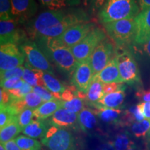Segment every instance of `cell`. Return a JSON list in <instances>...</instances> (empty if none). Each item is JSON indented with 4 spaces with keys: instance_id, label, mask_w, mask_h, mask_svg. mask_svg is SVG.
I'll list each match as a JSON object with an SVG mask.
<instances>
[{
    "instance_id": "obj_1",
    "label": "cell",
    "mask_w": 150,
    "mask_h": 150,
    "mask_svg": "<svg viewBox=\"0 0 150 150\" xmlns=\"http://www.w3.org/2000/svg\"><path fill=\"white\" fill-rule=\"evenodd\" d=\"M88 19L81 9L45 11L27 24V33L35 40L58 38L72 26L88 22Z\"/></svg>"
},
{
    "instance_id": "obj_2",
    "label": "cell",
    "mask_w": 150,
    "mask_h": 150,
    "mask_svg": "<svg viewBox=\"0 0 150 150\" xmlns=\"http://www.w3.org/2000/svg\"><path fill=\"white\" fill-rule=\"evenodd\" d=\"M35 41L48 59H51L60 70L73 74L79 63L70 49L62 44L58 38H41Z\"/></svg>"
},
{
    "instance_id": "obj_3",
    "label": "cell",
    "mask_w": 150,
    "mask_h": 150,
    "mask_svg": "<svg viewBox=\"0 0 150 150\" xmlns=\"http://www.w3.org/2000/svg\"><path fill=\"white\" fill-rule=\"evenodd\" d=\"M139 13L136 0H106L98 13L99 20L103 24L135 18Z\"/></svg>"
},
{
    "instance_id": "obj_4",
    "label": "cell",
    "mask_w": 150,
    "mask_h": 150,
    "mask_svg": "<svg viewBox=\"0 0 150 150\" xmlns=\"http://www.w3.org/2000/svg\"><path fill=\"white\" fill-rule=\"evenodd\" d=\"M104 25L108 37L117 47H122L135 41L136 34L135 18L108 22Z\"/></svg>"
},
{
    "instance_id": "obj_5",
    "label": "cell",
    "mask_w": 150,
    "mask_h": 150,
    "mask_svg": "<svg viewBox=\"0 0 150 150\" xmlns=\"http://www.w3.org/2000/svg\"><path fill=\"white\" fill-rule=\"evenodd\" d=\"M122 83L129 85H138L141 83L139 67L136 60L130 52L118 47L115 55Z\"/></svg>"
},
{
    "instance_id": "obj_6",
    "label": "cell",
    "mask_w": 150,
    "mask_h": 150,
    "mask_svg": "<svg viewBox=\"0 0 150 150\" xmlns=\"http://www.w3.org/2000/svg\"><path fill=\"white\" fill-rule=\"evenodd\" d=\"M41 143L50 150H78L75 138L68 129L50 126Z\"/></svg>"
},
{
    "instance_id": "obj_7",
    "label": "cell",
    "mask_w": 150,
    "mask_h": 150,
    "mask_svg": "<svg viewBox=\"0 0 150 150\" xmlns=\"http://www.w3.org/2000/svg\"><path fill=\"white\" fill-rule=\"evenodd\" d=\"M20 48L25 57V66L54 74L53 67L48 58L37 43L27 40L20 45Z\"/></svg>"
},
{
    "instance_id": "obj_8",
    "label": "cell",
    "mask_w": 150,
    "mask_h": 150,
    "mask_svg": "<svg viewBox=\"0 0 150 150\" xmlns=\"http://www.w3.org/2000/svg\"><path fill=\"white\" fill-rule=\"evenodd\" d=\"M106 38V33L99 27H94L79 44L71 49L79 63L89 60L97 46Z\"/></svg>"
},
{
    "instance_id": "obj_9",
    "label": "cell",
    "mask_w": 150,
    "mask_h": 150,
    "mask_svg": "<svg viewBox=\"0 0 150 150\" xmlns=\"http://www.w3.org/2000/svg\"><path fill=\"white\" fill-rule=\"evenodd\" d=\"M115 50L113 44L107 38L102 40L97 46L89 59L93 74L95 75L101 72L110 60L115 57Z\"/></svg>"
},
{
    "instance_id": "obj_10",
    "label": "cell",
    "mask_w": 150,
    "mask_h": 150,
    "mask_svg": "<svg viewBox=\"0 0 150 150\" xmlns=\"http://www.w3.org/2000/svg\"><path fill=\"white\" fill-rule=\"evenodd\" d=\"M15 19L0 21V42L1 45L12 43L18 45L27 41V35Z\"/></svg>"
},
{
    "instance_id": "obj_11",
    "label": "cell",
    "mask_w": 150,
    "mask_h": 150,
    "mask_svg": "<svg viewBox=\"0 0 150 150\" xmlns=\"http://www.w3.org/2000/svg\"><path fill=\"white\" fill-rule=\"evenodd\" d=\"M25 57L17 45L8 43L0 47V70H10L23 65Z\"/></svg>"
},
{
    "instance_id": "obj_12",
    "label": "cell",
    "mask_w": 150,
    "mask_h": 150,
    "mask_svg": "<svg viewBox=\"0 0 150 150\" xmlns=\"http://www.w3.org/2000/svg\"><path fill=\"white\" fill-rule=\"evenodd\" d=\"M93 28V24L90 22L76 24L66 30L58 39L62 44L71 50L83 40Z\"/></svg>"
},
{
    "instance_id": "obj_13",
    "label": "cell",
    "mask_w": 150,
    "mask_h": 150,
    "mask_svg": "<svg viewBox=\"0 0 150 150\" xmlns=\"http://www.w3.org/2000/svg\"><path fill=\"white\" fill-rule=\"evenodd\" d=\"M90 60L79 63L72 74V83L79 91L86 93L93 78Z\"/></svg>"
},
{
    "instance_id": "obj_14",
    "label": "cell",
    "mask_w": 150,
    "mask_h": 150,
    "mask_svg": "<svg viewBox=\"0 0 150 150\" xmlns=\"http://www.w3.org/2000/svg\"><path fill=\"white\" fill-rule=\"evenodd\" d=\"M11 13L15 20L23 23L36 13L38 6L35 0H11Z\"/></svg>"
},
{
    "instance_id": "obj_15",
    "label": "cell",
    "mask_w": 150,
    "mask_h": 150,
    "mask_svg": "<svg viewBox=\"0 0 150 150\" xmlns=\"http://www.w3.org/2000/svg\"><path fill=\"white\" fill-rule=\"evenodd\" d=\"M136 34L134 42L143 45L150 39V8L142 11L135 18Z\"/></svg>"
},
{
    "instance_id": "obj_16",
    "label": "cell",
    "mask_w": 150,
    "mask_h": 150,
    "mask_svg": "<svg viewBox=\"0 0 150 150\" xmlns=\"http://www.w3.org/2000/svg\"><path fill=\"white\" fill-rule=\"evenodd\" d=\"M47 122L50 126L59 128H75L78 125V114L61 108L49 118Z\"/></svg>"
},
{
    "instance_id": "obj_17",
    "label": "cell",
    "mask_w": 150,
    "mask_h": 150,
    "mask_svg": "<svg viewBox=\"0 0 150 150\" xmlns=\"http://www.w3.org/2000/svg\"><path fill=\"white\" fill-rule=\"evenodd\" d=\"M93 79H96L102 83H122L115 57L112 58L101 72L94 75Z\"/></svg>"
},
{
    "instance_id": "obj_18",
    "label": "cell",
    "mask_w": 150,
    "mask_h": 150,
    "mask_svg": "<svg viewBox=\"0 0 150 150\" xmlns=\"http://www.w3.org/2000/svg\"><path fill=\"white\" fill-rule=\"evenodd\" d=\"M125 90H120L114 93L105 94L102 98L93 106L95 108V109L99 108H120L122 105L126 96Z\"/></svg>"
},
{
    "instance_id": "obj_19",
    "label": "cell",
    "mask_w": 150,
    "mask_h": 150,
    "mask_svg": "<svg viewBox=\"0 0 150 150\" xmlns=\"http://www.w3.org/2000/svg\"><path fill=\"white\" fill-rule=\"evenodd\" d=\"M97 116L94 110L84 108L78 114V125L85 133H91L96 129Z\"/></svg>"
},
{
    "instance_id": "obj_20",
    "label": "cell",
    "mask_w": 150,
    "mask_h": 150,
    "mask_svg": "<svg viewBox=\"0 0 150 150\" xmlns=\"http://www.w3.org/2000/svg\"><path fill=\"white\" fill-rule=\"evenodd\" d=\"M49 127L50 125L46 120H35L24 127L22 132L24 136L33 139H42L45 136Z\"/></svg>"
},
{
    "instance_id": "obj_21",
    "label": "cell",
    "mask_w": 150,
    "mask_h": 150,
    "mask_svg": "<svg viewBox=\"0 0 150 150\" xmlns=\"http://www.w3.org/2000/svg\"><path fill=\"white\" fill-rule=\"evenodd\" d=\"M61 108H62V101L59 99L44 102L33 110V117L36 120H45L52 117Z\"/></svg>"
},
{
    "instance_id": "obj_22",
    "label": "cell",
    "mask_w": 150,
    "mask_h": 150,
    "mask_svg": "<svg viewBox=\"0 0 150 150\" xmlns=\"http://www.w3.org/2000/svg\"><path fill=\"white\" fill-rule=\"evenodd\" d=\"M99 119L107 124H120L123 111L120 108H99L94 110Z\"/></svg>"
},
{
    "instance_id": "obj_23",
    "label": "cell",
    "mask_w": 150,
    "mask_h": 150,
    "mask_svg": "<svg viewBox=\"0 0 150 150\" xmlns=\"http://www.w3.org/2000/svg\"><path fill=\"white\" fill-rule=\"evenodd\" d=\"M22 129L18 123V115L4 127L0 130V141L1 143L4 144L6 142L16 139Z\"/></svg>"
},
{
    "instance_id": "obj_24",
    "label": "cell",
    "mask_w": 150,
    "mask_h": 150,
    "mask_svg": "<svg viewBox=\"0 0 150 150\" xmlns=\"http://www.w3.org/2000/svg\"><path fill=\"white\" fill-rule=\"evenodd\" d=\"M42 79L47 88L54 94L56 99L61 100V94L67 88L64 84L52 74L46 72H42Z\"/></svg>"
},
{
    "instance_id": "obj_25",
    "label": "cell",
    "mask_w": 150,
    "mask_h": 150,
    "mask_svg": "<svg viewBox=\"0 0 150 150\" xmlns=\"http://www.w3.org/2000/svg\"><path fill=\"white\" fill-rule=\"evenodd\" d=\"M104 95V83L96 79H93L86 93L85 100L91 106L96 104Z\"/></svg>"
},
{
    "instance_id": "obj_26",
    "label": "cell",
    "mask_w": 150,
    "mask_h": 150,
    "mask_svg": "<svg viewBox=\"0 0 150 150\" xmlns=\"http://www.w3.org/2000/svg\"><path fill=\"white\" fill-rule=\"evenodd\" d=\"M143 120H145V117L142 113L140 104H138L131 106L124 111L121 125L131 126L132 124L142 121Z\"/></svg>"
},
{
    "instance_id": "obj_27",
    "label": "cell",
    "mask_w": 150,
    "mask_h": 150,
    "mask_svg": "<svg viewBox=\"0 0 150 150\" xmlns=\"http://www.w3.org/2000/svg\"><path fill=\"white\" fill-rule=\"evenodd\" d=\"M43 102H44L38 95L34 92H31L23 98L18 99L16 102V106L20 111H22L24 108H31L35 110L43 104Z\"/></svg>"
},
{
    "instance_id": "obj_28",
    "label": "cell",
    "mask_w": 150,
    "mask_h": 150,
    "mask_svg": "<svg viewBox=\"0 0 150 150\" xmlns=\"http://www.w3.org/2000/svg\"><path fill=\"white\" fill-rule=\"evenodd\" d=\"M24 74L22 79L33 87L35 86H45L42 79V71L36 70L28 66H25Z\"/></svg>"
},
{
    "instance_id": "obj_29",
    "label": "cell",
    "mask_w": 150,
    "mask_h": 150,
    "mask_svg": "<svg viewBox=\"0 0 150 150\" xmlns=\"http://www.w3.org/2000/svg\"><path fill=\"white\" fill-rule=\"evenodd\" d=\"M42 6L47 7L49 10H62L77 5L81 0H38Z\"/></svg>"
},
{
    "instance_id": "obj_30",
    "label": "cell",
    "mask_w": 150,
    "mask_h": 150,
    "mask_svg": "<svg viewBox=\"0 0 150 150\" xmlns=\"http://www.w3.org/2000/svg\"><path fill=\"white\" fill-rule=\"evenodd\" d=\"M14 140L21 150H42V143L36 139L20 135Z\"/></svg>"
},
{
    "instance_id": "obj_31",
    "label": "cell",
    "mask_w": 150,
    "mask_h": 150,
    "mask_svg": "<svg viewBox=\"0 0 150 150\" xmlns=\"http://www.w3.org/2000/svg\"><path fill=\"white\" fill-rule=\"evenodd\" d=\"M112 145L115 150H127L129 148L136 146L134 141L131 139L130 134L127 131L119 133L116 135L112 142Z\"/></svg>"
},
{
    "instance_id": "obj_32",
    "label": "cell",
    "mask_w": 150,
    "mask_h": 150,
    "mask_svg": "<svg viewBox=\"0 0 150 150\" xmlns=\"http://www.w3.org/2000/svg\"><path fill=\"white\" fill-rule=\"evenodd\" d=\"M130 127L131 134L136 138H145L148 136L150 130V120L145 119L142 121L132 124Z\"/></svg>"
},
{
    "instance_id": "obj_33",
    "label": "cell",
    "mask_w": 150,
    "mask_h": 150,
    "mask_svg": "<svg viewBox=\"0 0 150 150\" xmlns=\"http://www.w3.org/2000/svg\"><path fill=\"white\" fill-rule=\"evenodd\" d=\"M18 114V111L11 105H0V129L5 127Z\"/></svg>"
},
{
    "instance_id": "obj_34",
    "label": "cell",
    "mask_w": 150,
    "mask_h": 150,
    "mask_svg": "<svg viewBox=\"0 0 150 150\" xmlns=\"http://www.w3.org/2000/svg\"><path fill=\"white\" fill-rule=\"evenodd\" d=\"M62 108L70 112L79 114L85 108L84 100L76 96L70 101H67V102L62 101Z\"/></svg>"
},
{
    "instance_id": "obj_35",
    "label": "cell",
    "mask_w": 150,
    "mask_h": 150,
    "mask_svg": "<svg viewBox=\"0 0 150 150\" xmlns=\"http://www.w3.org/2000/svg\"><path fill=\"white\" fill-rule=\"evenodd\" d=\"M33 109L31 108H24L18 115V120L22 129L29 125L33 120Z\"/></svg>"
},
{
    "instance_id": "obj_36",
    "label": "cell",
    "mask_w": 150,
    "mask_h": 150,
    "mask_svg": "<svg viewBox=\"0 0 150 150\" xmlns=\"http://www.w3.org/2000/svg\"><path fill=\"white\" fill-rule=\"evenodd\" d=\"M24 68H25V67L21 65V66L16 67V68L12 69V70L1 72V73H0L1 81H5L6 79H9L11 78H22L24 74Z\"/></svg>"
},
{
    "instance_id": "obj_37",
    "label": "cell",
    "mask_w": 150,
    "mask_h": 150,
    "mask_svg": "<svg viewBox=\"0 0 150 150\" xmlns=\"http://www.w3.org/2000/svg\"><path fill=\"white\" fill-rule=\"evenodd\" d=\"M24 81L22 78L15 77L1 81V88L10 91V90L20 88L23 85Z\"/></svg>"
},
{
    "instance_id": "obj_38",
    "label": "cell",
    "mask_w": 150,
    "mask_h": 150,
    "mask_svg": "<svg viewBox=\"0 0 150 150\" xmlns=\"http://www.w3.org/2000/svg\"><path fill=\"white\" fill-rule=\"evenodd\" d=\"M0 18L1 20L13 19L11 13V0H0Z\"/></svg>"
},
{
    "instance_id": "obj_39",
    "label": "cell",
    "mask_w": 150,
    "mask_h": 150,
    "mask_svg": "<svg viewBox=\"0 0 150 150\" xmlns=\"http://www.w3.org/2000/svg\"><path fill=\"white\" fill-rule=\"evenodd\" d=\"M33 87L32 86H31L30 84L24 81L23 85H22L20 88L10 90V91H8V92L12 97L17 99H21L23 98L24 96H26L27 94L33 92Z\"/></svg>"
},
{
    "instance_id": "obj_40",
    "label": "cell",
    "mask_w": 150,
    "mask_h": 150,
    "mask_svg": "<svg viewBox=\"0 0 150 150\" xmlns=\"http://www.w3.org/2000/svg\"><path fill=\"white\" fill-rule=\"evenodd\" d=\"M33 92H34L35 93L38 95L44 102L57 99L56 98V97L54 96V94L49 91L46 87H43V86H35V87H33Z\"/></svg>"
},
{
    "instance_id": "obj_41",
    "label": "cell",
    "mask_w": 150,
    "mask_h": 150,
    "mask_svg": "<svg viewBox=\"0 0 150 150\" xmlns=\"http://www.w3.org/2000/svg\"><path fill=\"white\" fill-rule=\"evenodd\" d=\"M125 85L122 83H104V93L105 94L114 93L120 90L125 89Z\"/></svg>"
},
{
    "instance_id": "obj_42",
    "label": "cell",
    "mask_w": 150,
    "mask_h": 150,
    "mask_svg": "<svg viewBox=\"0 0 150 150\" xmlns=\"http://www.w3.org/2000/svg\"><path fill=\"white\" fill-rule=\"evenodd\" d=\"M106 0H91L90 3L89 8L92 13H98L99 11L104 4Z\"/></svg>"
},
{
    "instance_id": "obj_43",
    "label": "cell",
    "mask_w": 150,
    "mask_h": 150,
    "mask_svg": "<svg viewBox=\"0 0 150 150\" xmlns=\"http://www.w3.org/2000/svg\"><path fill=\"white\" fill-rule=\"evenodd\" d=\"M136 97L142 102H150V90L145 91L143 89H139L136 93Z\"/></svg>"
},
{
    "instance_id": "obj_44",
    "label": "cell",
    "mask_w": 150,
    "mask_h": 150,
    "mask_svg": "<svg viewBox=\"0 0 150 150\" xmlns=\"http://www.w3.org/2000/svg\"><path fill=\"white\" fill-rule=\"evenodd\" d=\"M11 95L8 91L1 88L0 90V105L8 104L11 102Z\"/></svg>"
},
{
    "instance_id": "obj_45",
    "label": "cell",
    "mask_w": 150,
    "mask_h": 150,
    "mask_svg": "<svg viewBox=\"0 0 150 150\" xmlns=\"http://www.w3.org/2000/svg\"><path fill=\"white\" fill-rule=\"evenodd\" d=\"M92 150H115V149L111 142L103 141L94 146Z\"/></svg>"
},
{
    "instance_id": "obj_46",
    "label": "cell",
    "mask_w": 150,
    "mask_h": 150,
    "mask_svg": "<svg viewBox=\"0 0 150 150\" xmlns=\"http://www.w3.org/2000/svg\"><path fill=\"white\" fill-rule=\"evenodd\" d=\"M145 119L150 120V102L140 103Z\"/></svg>"
},
{
    "instance_id": "obj_47",
    "label": "cell",
    "mask_w": 150,
    "mask_h": 150,
    "mask_svg": "<svg viewBox=\"0 0 150 150\" xmlns=\"http://www.w3.org/2000/svg\"><path fill=\"white\" fill-rule=\"evenodd\" d=\"M6 148V150H21L17 143L15 141V140H12L11 141H8L4 144Z\"/></svg>"
},
{
    "instance_id": "obj_48",
    "label": "cell",
    "mask_w": 150,
    "mask_h": 150,
    "mask_svg": "<svg viewBox=\"0 0 150 150\" xmlns=\"http://www.w3.org/2000/svg\"><path fill=\"white\" fill-rule=\"evenodd\" d=\"M138 1L142 11L150 8V0H138Z\"/></svg>"
},
{
    "instance_id": "obj_49",
    "label": "cell",
    "mask_w": 150,
    "mask_h": 150,
    "mask_svg": "<svg viewBox=\"0 0 150 150\" xmlns=\"http://www.w3.org/2000/svg\"><path fill=\"white\" fill-rule=\"evenodd\" d=\"M142 50H143V52H145L146 55L150 57V39L145 43V44L143 45Z\"/></svg>"
},
{
    "instance_id": "obj_50",
    "label": "cell",
    "mask_w": 150,
    "mask_h": 150,
    "mask_svg": "<svg viewBox=\"0 0 150 150\" xmlns=\"http://www.w3.org/2000/svg\"><path fill=\"white\" fill-rule=\"evenodd\" d=\"M91 0H82L83 4L86 6H88L90 5V3H91Z\"/></svg>"
},
{
    "instance_id": "obj_51",
    "label": "cell",
    "mask_w": 150,
    "mask_h": 150,
    "mask_svg": "<svg viewBox=\"0 0 150 150\" xmlns=\"http://www.w3.org/2000/svg\"><path fill=\"white\" fill-rule=\"evenodd\" d=\"M0 150H6V148L3 143H1V145H0Z\"/></svg>"
},
{
    "instance_id": "obj_52",
    "label": "cell",
    "mask_w": 150,
    "mask_h": 150,
    "mask_svg": "<svg viewBox=\"0 0 150 150\" xmlns=\"http://www.w3.org/2000/svg\"><path fill=\"white\" fill-rule=\"evenodd\" d=\"M127 150H138V149H136V146H134V147L129 148V149H127Z\"/></svg>"
},
{
    "instance_id": "obj_53",
    "label": "cell",
    "mask_w": 150,
    "mask_h": 150,
    "mask_svg": "<svg viewBox=\"0 0 150 150\" xmlns=\"http://www.w3.org/2000/svg\"><path fill=\"white\" fill-rule=\"evenodd\" d=\"M148 138H149V140H150V130H149V134H148Z\"/></svg>"
}]
</instances>
